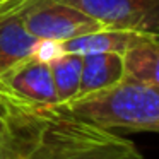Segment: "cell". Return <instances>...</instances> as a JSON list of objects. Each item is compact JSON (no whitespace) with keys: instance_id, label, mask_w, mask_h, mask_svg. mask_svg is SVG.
I'll return each mask as SVG.
<instances>
[{"instance_id":"cell-1","label":"cell","mask_w":159,"mask_h":159,"mask_svg":"<svg viewBox=\"0 0 159 159\" xmlns=\"http://www.w3.org/2000/svg\"><path fill=\"white\" fill-rule=\"evenodd\" d=\"M22 159H144L135 144L62 104L45 106L39 134Z\"/></svg>"},{"instance_id":"cell-2","label":"cell","mask_w":159,"mask_h":159,"mask_svg":"<svg viewBox=\"0 0 159 159\" xmlns=\"http://www.w3.org/2000/svg\"><path fill=\"white\" fill-rule=\"evenodd\" d=\"M106 130L159 132V87L125 75L113 87L62 104Z\"/></svg>"},{"instance_id":"cell-3","label":"cell","mask_w":159,"mask_h":159,"mask_svg":"<svg viewBox=\"0 0 159 159\" xmlns=\"http://www.w3.org/2000/svg\"><path fill=\"white\" fill-rule=\"evenodd\" d=\"M19 14L26 29L39 39L63 43L103 29V24L91 16L57 0H24Z\"/></svg>"},{"instance_id":"cell-4","label":"cell","mask_w":159,"mask_h":159,"mask_svg":"<svg viewBox=\"0 0 159 159\" xmlns=\"http://www.w3.org/2000/svg\"><path fill=\"white\" fill-rule=\"evenodd\" d=\"M91 16L103 28L159 36V0H57Z\"/></svg>"},{"instance_id":"cell-5","label":"cell","mask_w":159,"mask_h":159,"mask_svg":"<svg viewBox=\"0 0 159 159\" xmlns=\"http://www.w3.org/2000/svg\"><path fill=\"white\" fill-rule=\"evenodd\" d=\"M0 86L12 96L33 104H58L50 65L29 57L0 75Z\"/></svg>"},{"instance_id":"cell-6","label":"cell","mask_w":159,"mask_h":159,"mask_svg":"<svg viewBox=\"0 0 159 159\" xmlns=\"http://www.w3.org/2000/svg\"><path fill=\"white\" fill-rule=\"evenodd\" d=\"M24 0H12L0 5V75L11 67L34 55L39 38L26 29L19 14Z\"/></svg>"},{"instance_id":"cell-7","label":"cell","mask_w":159,"mask_h":159,"mask_svg":"<svg viewBox=\"0 0 159 159\" xmlns=\"http://www.w3.org/2000/svg\"><path fill=\"white\" fill-rule=\"evenodd\" d=\"M154 38H159V36L127 31V29L103 28L99 31L89 33V34L67 39L62 43V50L65 53H79V55H87V53H120V55H125L132 48L151 41Z\"/></svg>"},{"instance_id":"cell-8","label":"cell","mask_w":159,"mask_h":159,"mask_svg":"<svg viewBox=\"0 0 159 159\" xmlns=\"http://www.w3.org/2000/svg\"><path fill=\"white\" fill-rule=\"evenodd\" d=\"M82 57L80 87L75 98L113 87L125 77V58L120 53H87Z\"/></svg>"},{"instance_id":"cell-9","label":"cell","mask_w":159,"mask_h":159,"mask_svg":"<svg viewBox=\"0 0 159 159\" xmlns=\"http://www.w3.org/2000/svg\"><path fill=\"white\" fill-rule=\"evenodd\" d=\"M82 58L84 57L79 55V53L63 52L62 55H58L52 62H48L58 104H67L79 93L80 74H82Z\"/></svg>"},{"instance_id":"cell-10","label":"cell","mask_w":159,"mask_h":159,"mask_svg":"<svg viewBox=\"0 0 159 159\" xmlns=\"http://www.w3.org/2000/svg\"><path fill=\"white\" fill-rule=\"evenodd\" d=\"M123 58L127 77L159 87V38L132 48Z\"/></svg>"},{"instance_id":"cell-11","label":"cell","mask_w":159,"mask_h":159,"mask_svg":"<svg viewBox=\"0 0 159 159\" xmlns=\"http://www.w3.org/2000/svg\"><path fill=\"white\" fill-rule=\"evenodd\" d=\"M12 128V94L0 86V140L9 137Z\"/></svg>"},{"instance_id":"cell-12","label":"cell","mask_w":159,"mask_h":159,"mask_svg":"<svg viewBox=\"0 0 159 159\" xmlns=\"http://www.w3.org/2000/svg\"><path fill=\"white\" fill-rule=\"evenodd\" d=\"M62 43L60 41H53V39H39L34 50V58L41 60V62H52L53 58H57L58 55H62Z\"/></svg>"},{"instance_id":"cell-13","label":"cell","mask_w":159,"mask_h":159,"mask_svg":"<svg viewBox=\"0 0 159 159\" xmlns=\"http://www.w3.org/2000/svg\"><path fill=\"white\" fill-rule=\"evenodd\" d=\"M7 2H12V0H0V5H4V4H7Z\"/></svg>"}]
</instances>
